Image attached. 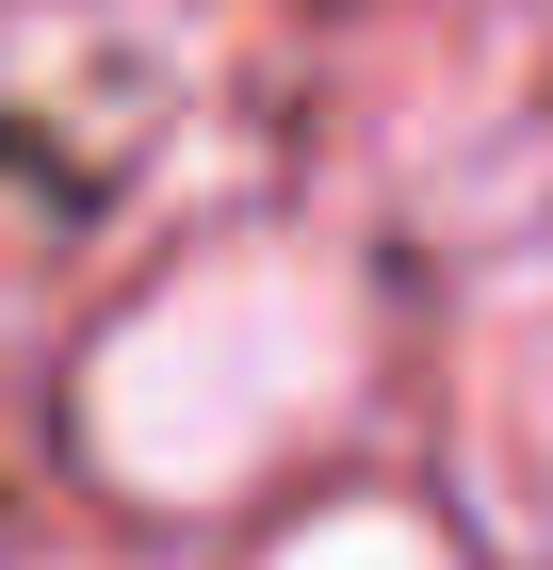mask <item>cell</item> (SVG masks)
<instances>
[{
    "label": "cell",
    "instance_id": "6da1fadb",
    "mask_svg": "<svg viewBox=\"0 0 553 570\" xmlns=\"http://www.w3.org/2000/svg\"><path fill=\"white\" fill-rule=\"evenodd\" d=\"M358 392V294L309 245H213L130 309L82 375V456L147 505H213L260 456H294L326 407Z\"/></svg>",
    "mask_w": 553,
    "mask_h": 570
},
{
    "label": "cell",
    "instance_id": "7a4b0ae2",
    "mask_svg": "<svg viewBox=\"0 0 553 570\" xmlns=\"http://www.w3.org/2000/svg\"><path fill=\"white\" fill-rule=\"evenodd\" d=\"M260 570H456V554H440L407 505H326V522H309V538H277Z\"/></svg>",
    "mask_w": 553,
    "mask_h": 570
}]
</instances>
